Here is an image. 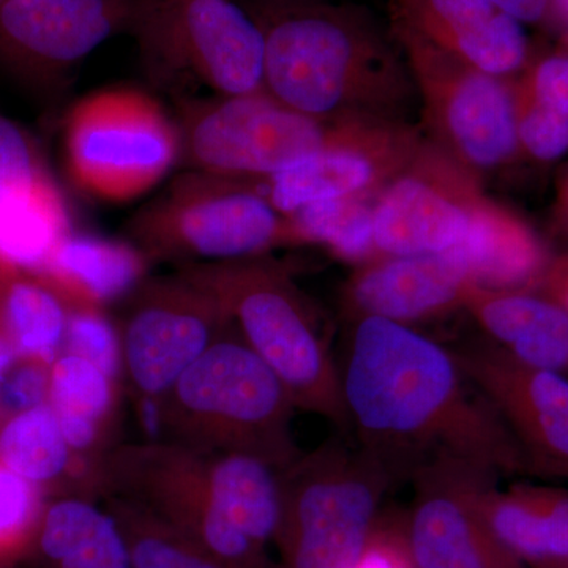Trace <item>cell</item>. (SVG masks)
Returning <instances> with one entry per match:
<instances>
[{
    "mask_svg": "<svg viewBox=\"0 0 568 568\" xmlns=\"http://www.w3.org/2000/svg\"><path fill=\"white\" fill-rule=\"evenodd\" d=\"M564 568H568V567H564Z\"/></svg>",
    "mask_w": 568,
    "mask_h": 568,
    "instance_id": "cell-47",
    "label": "cell"
},
{
    "mask_svg": "<svg viewBox=\"0 0 568 568\" xmlns=\"http://www.w3.org/2000/svg\"><path fill=\"white\" fill-rule=\"evenodd\" d=\"M552 21H560L568 28V0H552Z\"/></svg>",
    "mask_w": 568,
    "mask_h": 568,
    "instance_id": "cell-42",
    "label": "cell"
},
{
    "mask_svg": "<svg viewBox=\"0 0 568 568\" xmlns=\"http://www.w3.org/2000/svg\"><path fill=\"white\" fill-rule=\"evenodd\" d=\"M521 24L552 21V0H489Z\"/></svg>",
    "mask_w": 568,
    "mask_h": 568,
    "instance_id": "cell-39",
    "label": "cell"
},
{
    "mask_svg": "<svg viewBox=\"0 0 568 568\" xmlns=\"http://www.w3.org/2000/svg\"><path fill=\"white\" fill-rule=\"evenodd\" d=\"M95 491L144 507L230 568H274L216 504L207 452L168 439L112 448L97 463Z\"/></svg>",
    "mask_w": 568,
    "mask_h": 568,
    "instance_id": "cell-9",
    "label": "cell"
},
{
    "mask_svg": "<svg viewBox=\"0 0 568 568\" xmlns=\"http://www.w3.org/2000/svg\"><path fill=\"white\" fill-rule=\"evenodd\" d=\"M126 301L122 368L138 398L163 399L231 327L219 302L181 272L142 283Z\"/></svg>",
    "mask_w": 568,
    "mask_h": 568,
    "instance_id": "cell-12",
    "label": "cell"
},
{
    "mask_svg": "<svg viewBox=\"0 0 568 568\" xmlns=\"http://www.w3.org/2000/svg\"><path fill=\"white\" fill-rule=\"evenodd\" d=\"M70 231L65 200L36 142L0 115V265L39 274Z\"/></svg>",
    "mask_w": 568,
    "mask_h": 568,
    "instance_id": "cell-18",
    "label": "cell"
},
{
    "mask_svg": "<svg viewBox=\"0 0 568 568\" xmlns=\"http://www.w3.org/2000/svg\"><path fill=\"white\" fill-rule=\"evenodd\" d=\"M424 141L416 123H398L375 141L332 149L267 179L265 196L282 215L321 201L373 200L405 170Z\"/></svg>",
    "mask_w": 568,
    "mask_h": 568,
    "instance_id": "cell-19",
    "label": "cell"
},
{
    "mask_svg": "<svg viewBox=\"0 0 568 568\" xmlns=\"http://www.w3.org/2000/svg\"><path fill=\"white\" fill-rule=\"evenodd\" d=\"M133 244L151 260L186 265L264 256L294 245L290 224L263 182L201 171L182 174L130 223Z\"/></svg>",
    "mask_w": 568,
    "mask_h": 568,
    "instance_id": "cell-7",
    "label": "cell"
},
{
    "mask_svg": "<svg viewBox=\"0 0 568 568\" xmlns=\"http://www.w3.org/2000/svg\"><path fill=\"white\" fill-rule=\"evenodd\" d=\"M80 462L48 403L0 424V463L37 487L61 480Z\"/></svg>",
    "mask_w": 568,
    "mask_h": 568,
    "instance_id": "cell-29",
    "label": "cell"
},
{
    "mask_svg": "<svg viewBox=\"0 0 568 568\" xmlns=\"http://www.w3.org/2000/svg\"><path fill=\"white\" fill-rule=\"evenodd\" d=\"M121 526L133 568H230L151 511L121 497H103Z\"/></svg>",
    "mask_w": 568,
    "mask_h": 568,
    "instance_id": "cell-31",
    "label": "cell"
},
{
    "mask_svg": "<svg viewBox=\"0 0 568 568\" xmlns=\"http://www.w3.org/2000/svg\"><path fill=\"white\" fill-rule=\"evenodd\" d=\"M67 170L78 189L108 203L151 192L181 160V133L159 102L136 89L85 97L67 115Z\"/></svg>",
    "mask_w": 568,
    "mask_h": 568,
    "instance_id": "cell-8",
    "label": "cell"
},
{
    "mask_svg": "<svg viewBox=\"0 0 568 568\" xmlns=\"http://www.w3.org/2000/svg\"><path fill=\"white\" fill-rule=\"evenodd\" d=\"M155 0H3L0 65L48 82L84 61L103 41L136 31Z\"/></svg>",
    "mask_w": 568,
    "mask_h": 568,
    "instance_id": "cell-16",
    "label": "cell"
},
{
    "mask_svg": "<svg viewBox=\"0 0 568 568\" xmlns=\"http://www.w3.org/2000/svg\"><path fill=\"white\" fill-rule=\"evenodd\" d=\"M552 226L559 234L568 235V171L560 179L552 205Z\"/></svg>",
    "mask_w": 568,
    "mask_h": 568,
    "instance_id": "cell-40",
    "label": "cell"
},
{
    "mask_svg": "<svg viewBox=\"0 0 568 568\" xmlns=\"http://www.w3.org/2000/svg\"><path fill=\"white\" fill-rule=\"evenodd\" d=\"M13 564L7 562L6 559L0 558V568H11Z\"/></svg>",
    "mask_w": 568,
    "mask_h": 568,
    "instance_id": "cell-44",
    "label": "cell"
},
{
    "mask_svg": "<svg viewBox=\"0 0 568 568\" xmlns=\"http://www.w3.org/2000/svg\"><path fill=\"white\" fill-rule=\"evenodd\" d=\"M497 477L455 457L433 459L417 470L406 508L417 568H526L497 541L481 514V491Z\"/></svg>",
    "mask_w": 568,
    "mask_h": 568,
    "instance_id": "cell-15",
    "label": "cell"
},
{
    "mask_svg": "<svg viewBox=\"0 0 568 568\" xmlns=\"http://www.w3.org/2000/svg\"><path fill=\"white\" fill-rule=\"evenodd\" d=\"M566 43H567V50H568V32H567V37H566Z\"/></svg>",
    "mask_w": 568,
    "mask_h": 568,
    "instance_id": "cell-45",
    "label": "cell"
},
{
    "mask_svg": "<svg viewBox=\"0 0 568 568\" xmlns=\"http://www.w3.org/2000/svg\"><path fill=\"white\" fill-rule=\"evenodd\" d=\"M29 555L43 568H133L118 519L82 495L44 506Z\"/></svg>",
    "mask_w": 568,
    "mask_h": 568,
    "instance_id": "cell-24",
    "label": "cell"
},
{
    "mask_svg": "<svg viewBox=\"0 0 568 568\" xmlns=\"http://www.w3.org/2000/svg\"><path fill=\"white\" fill-rule=\"evenodd\" d=\"M480 508L497 541L526 568L568 567V491L549 485H487Z\"/></svg>",
    "mask_w": 568,
    "mask_h": 568,
    "instance_id": "cell-22",
    "label": "cell"
},
{
    "mask_svg": "<svg viewBox=\"0 0 568 568\" xmlns=\"http://www.w3.org/2000/svg\"><path fill=\"white\" fill-rule=\"evenodd\" d=\"M181 160L190 170L264 182L332 149L375 141L398 123L327 121L267 92L192 100L182 106Z\"/></svg>",
    "mask_w": 568,
    "mask_h": 568,
    "instance_id": "cell-5",
    "label": "cell"
},
{
    "mask_svg": "<svg viewBox=\"0 0 568 568\" xmlns=\"http://www.w3.org/2000/svg\"><path fill=\"white\" fill-rule=\"evenodd\" d=\"M476 284L462 246L443 253L377 257L354 268L342 291L347 323L381 317L409 325L458 312Z\"/></svg>",
    "mask_w": 568,
    "mask_h": 568,
    "instance_id": "cell-17",
    "label": "cell"
},
{
    "mask_svg": "<svg viewBox=\"0 0 568 568\" xmlns=\"http://www.w3.org/2000/svg\"><path fill=\"white\" fill-rule=\"evenodd\" d=\"M235 2L241 3L246 10H252L256 9V7L274 6V3L284 2H301V0H235Z\"/></svg>",
    "mask_w": 568,
    "mask_h": 568,
    "instance_id": "cell-43",
    "label": "cell"
},
{
    "mask_svg": "<svg viewBox=\"0 0 568 568\" xmlns=\"http://www.w3.org/2000/svg\"><path fill=\"white\" fill-rule=\"evenodd\" d=\"M181 274L219 302L245 345L282 381L295 409L323 417L349 435L331 342L315 306L284 265L264 254L186 265Z\"/></svg>",
    "mask_w": 568,
    "mask_h": 568,
    "instance_id": "cell-3",
    "label": "cell"
},
{
    "mask_svg": "<svg viewBox=\"0 0 568 568\" xmlns=\"http://www.w3.org/2000/svg\"><path fill=\"white\" fill-rule=\"evenodd\" d=\"M43 510L41 488L0 463V558L14 564L28 556Z\"/></svg>",
    "mask_w": 568,
    "mask_h": 568,
    "instance_id": "cell-32",
    "label": "cell"
},
{
    "mask_svg": "<svg viewBox=\"0 0 568 568\" xmlns=\"http://www.w3.org/2000/svg\"><path fill=\"white\" fill-rule=\"evenodd\" d=\"M519 152L537 162H555L568 151V118L515 91Z\"/></svg>",
    "mask_w": 568,
    "mask_h": 568,
    "instance_id": "cell-34",
    "label": "cell"
},
{
    "mask_svg": "<svg viewBox=\"0 0 568 568\" xmlns=\"http://www.w3.org/2000/svg\"><path fill=\"white\" fill-rule=\"evenodd\" d=\"M134 33L160 80L190 77L220 97L264 91V33L235 0H155Z\"/></svg>",
    "mask_w": 568,
    "mask_h": 568,
    "instance_id": "cell-11",
    "label": "cell"
},
{
    "mask_svg": "<svg viewBox=\"0 0 568 568\" xmlns=\"http://www.w3.org/2000/svg\"><path fill=\"white\" fill-rule=\"evenodd\" d=\"M69 305L31 272L0 265V328L18 358L51 365L63 353Z\"/></svg>",
    "mask_w": 568,
    "mask_h": 568,
    "instance_id": "cell-28",
    "label": "cell"
},
{
    "mask_svg": "<svg viewBox=\"0 0 568 568\" xmlns=\"http://www.w3.org/2000/svg\"><path fill=\"white\" fill-rule=\"evenodd\" d=\"M478 286L536 290L552 254L518 213L485 196L462 245Z\"/></svg>",
    "mask_w": 568,
    "mask_h": 568,
    "instance_id": "cell-25",
    "label": "cell"
},
{
    "mask_svg": "<svg viewBox=\"0 0 568 568\" xmlns=\"http://www.w3.org/2000/svg\"><path fill=\"white\" fill-rule=\"evenodd\" d=\"M485 196L481 175L425 134L410 163L373 200L377 256L443 253L462 245Z\"/></svg>",
    "mask_w": 568,
    "mask_h": 568,
    "instance_id": "cell-13",
    "label": "cell"
},
{
    "mask_svg": "<svg viewBox=\"0 0 568 568\" xmlns=\"http://www.w3.org/2000/svg\"><path fill=\"white\" fill-rule=\"evenodd\" d=\"M511 88L568 118V50L530 55L521 73L511 78Z\"/></svg>",
    "mask_w": 568,
    "mask_h": 568,
    "instance_id": "cell-35",
    "label": "cell"
},
{
    "mask_svg": "<svg viewBox=\"0 0 568 568\" xmlns=\"http://www.w3.org/2000/svg\"><path fill=\"white\" fill-rule=\"evenodd\" d=\"M339 375L354 443L396 487L440 457L499 477L528 474L514 437L452 349L416 328L381 317L354 321Z\"/></svg>",
    "mask_w": 568,
    "mask_h": 568,
    "instance_id": "cell-1",
    "label": "cell"
},
{
    "mask_svg": "<svg viewBox=\"0 0 568 568\" xmlns=\"http://www.w3.org/2000/svg\"><path fill=\"white\" fill-rule=\"evenodd\" d=\"M0 2H3V0H0Z\"/></svg>",
    "mask_w": 568,
    "mask_h": 568,
    "instance_id": "cell-46",
    "label": "cell"
},
{
    "mask_svg": "<svg viewBox=\"0 0 568 568\" xmlns=\"http://www.w3.org/2000/svg\"><path fill=\"white\" fill-rule=\"evenodd\" d=\"M463 312L518 361L568 379V313L544 295L474 284Z\"/></svg>",
    "mask_w": 568,
    "mask_h": 568,
    "instance_id": "cell-21",
    "label": "cell"
},
{
    "mask_svg": "<svg viewBox=\"0 0 568 568\" xmlns=\"http://www.w3.org/2000/svg\"><path fill=\"white\" fill-rule=\"evenodd\" d=\"M392 22L437 50L497 78H515L530 59L521 22L489 0H388Z\"/></svg>",
    "mask_w": 568,
    "mask_h": 568,
    "instance_id": "cell-20",
    "label": "cell"
},
{
    "mask_svg": "<svg viewBox=\"0 0 568 568\" xmlns=\"http://www.w3.org/2000/svg\"><path fill=\"white\" fill-rule=\"evenodd\" d=\"M63 353L85 358L115 381L123 375L121 332L103 308L69 305Z\"/></svg>",
    "mask_w": 568,
    "mask_h": 568,
    "instance_id": "cell-33",
    "label": "cell"
},
{
    "mask_svg": "<svg viewBox=\"0 0 568 568\" xmlns=\"http://www.w3.org/2000/svg\"><path fill=\"white\" fill-rule=\"evenodd\" d=\"M265 40L264 91L327 121L413 123L416 84L394 33L365 9L325 0L248 10Z\"/></svg>",
    "mask_w": 568,
    "mask_h": 568,
    "instance_id": "cell-2",
    "label": "cell"
},
{
    "mask_svg": "<svg viewBox=\"0 0 568 568\" xmlns=\"http://www.w3.org/2000/svg\"><path fill=\"white\" fill-rule=\"evenodd\" d=\"M207 466L219 507L245 536L268 549L282 523V470L234 452H207Z\"/></svg>",
    "mask_w": 568,
    "mask_h": 568,
    "instance_id": "cell-27",
    "label": "cell"
},
{
    "mask_svg": "<svg viewBox=\"0 0 568 568\" xmlns=\"http://www.w3.org/2000/svg\"><path fill=\"white\" fill-rule=\"evenodd\" d=\"M48 405L77 457L91 459L118 406V381L85 358L62 353L50 366Z\"/></svg>",
    "mask_w": 568,
    "mask_h": 568,
    "instance_id": "cell-26",
    "label": "cell"
},
{
    "mask_svg": "<svg viewBox=\"0 0 568 568\" xmlns=\"http://www.w3.org/2000/svg\"><path fill=\"white\" fill-rule=\"evenodd\" d=\"M357 568H417L407 537L406 508L383 507Z\"/></svg>",
    "mask_w": 568,
    "mask_h": 568,
    "instance_id": "cell-36",
    "label": "cell"
},
{
    "mask_svg": "<svg viewBox=\"0 0 568 568\" xmlns=\"http://www.w3.org/2000/svg\"><path fill=\"white\" fill-rule=\"evenodd\" d=\"M416 84L426 138L478 174L518 155L511 78L452 58L402 26L390 24Z\"/></svg>",
    "mask_w": 568,
    "mask_h": 568,
    "instance_id": "cell-10",
    "label": "cell"
},
{
    "mask_svg": "<svg viewBox=\"0 0 568 568\" xmlns=\"http://www.w3.org/2000/svg\"><path fill=\"white\" fill-rule=\"evenodd\" d=\"M50 366L31 358H17L3 381L0 413L11 416L47 405L50 395Z\"/></svg>",
    "mask_w": 568,
    "mask_h": 568,
    "instance_id": "cell-37",
    "label": "cell"
},
{
    "mask_svg": "<svg viewBox=\"0 0 568 568\" xmlns=\"http://www.w3.org/2000/svg\"><path fill=\"white\" fill-rule=\"evenodd\" d=\"M275 568H357L396 484L357 444L334 437L282 470Z\"/></svg>",
    "mask_w": 568,
    "mask_h": 568,
    "instance_id": "cell-6",
    "label": "cell"
},
{
    "mask_svg": "<svg viewBox=\"0 0 568 568\" xmlns=\"http://www.w3.org/2000/svg\"><path fill=\"white\" fill-rule=\"evenodd\" d=\"M17 358V353H14L13 347H11L9 338H7L2 328H0V395H2L3 381H6Z\"/></svg>",
    "mask_w": 568,
    "mask_h": 568,
    "instance_id": "cell-41",
    "label": "cell"
},
{
    "mask_svg": "<svg viewBox=\"0 0 568 568\" xmlns=\"http://www.w3.org/2000/svg\"><path fill=\"white\" fill-rule=\"evenodd\" d=\"M294 410L282 381L231 325L164 396L163 439L252 455L283 470L302 455Z\"/></svg>",
    "mask_w": 568,
    "mask_h": 568,
    "instance_id": "cell-4",
    "label": "cell"
},
{
    "mask_svg": "<svg viewBox=\"0 0 568 568\" xmlns=\"http://www.w3.org/2000/svg\"><path fill=\"white\" fill-rule=\"evenodd\" d=\"M534 291L568 313V252L552 254Z\"/></svg>",
    "mask_w": 568,
    "mask_h": 568,
    "instance_id": "cell-38",
    "label": "cell"
},
{
    "mask_svg": "<svg viewBox=\"0 0 568 568\" xmlns=\"http://www.w3.org/2000/svg\"><path fill=\"white\" fill-rule=\"evenodd\" d=\"M514 437L528 474L568 480V379L525 364L488 338L452 349Z\"/></svg>",
    "mask_w": 568,
    "mask_h": 568,
    "instance_id": "cell-14",
    "label": "cell"
},
{
    "mask_svg": "<svg viewBox=\"0 0 568 568\" xmlns=\"http://www.w3.org/2000/svg\"><path fill=\"white\" fill-rule=\"evenodd\" d=\"M149 257L130 242L70 231L39 272L67 305L104 308L145 282Z\"/></svg>",
    "mask_w": 568,
    "mask_h": 568,
    "instance_id": "cell-23",
    "label": "cell"
},
{
    "mask_svg": "<svg viewBox=\"0 0 568 568\" xmlns=\"http://www.w3.org/2000/svg\"><path fill=\"white\" fill-rule=\"evenodd\" d=\"M375 200V197H373ZM372 197L321 201L286 216L294 245H320L354 267L377 260Z\"/></svg>",
    "mask_w": 568,
    "mask_h": 568,
    "instance_id": "cell-30",
    "label": "cell"
}]
</instances>
